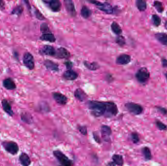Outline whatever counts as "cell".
I'll use <instances>...</instances> for the list:
<instances>
[{
    "mask_svg": "<svg viewBox=\"0 0 167 166\" xmlns=\"http://www.w3.org/2000/svg\"><path fill=\"white\" fill-rule=\"evenodd\" d=\"M161 62H162V64L163 67H167V59H162L161 60Z\"/></svg>",
    "mask_w": 167,
    "mask_h": 166,
    "instance_id": "43",
    "label": "cell"
},
{
    "mask_svg": "<svg viewBox=\"0 0 167 166\" xmlns=\"http://www.w3.org/2000/svg\"><path fill=\"white\" fill-rule=\"evenodd\" d=\"M165 75L166 78V79H167V72L165 74Z\"/></svg>",
    "mask_w": 167,
    "mask_h": 166,
    "instance_id": "46",
    "label": "cell"
},
{
    "mask_svg": "<svg viewBox=\"0 0 167 166\" xmlns=\"http://www.w3.org/2000/svg\"><path fill=\"white\" fill-rule=\"evenodd\" d=\"M63 77L65 80H74L77 78L78 74L76 72L72 70H67L63 74Z\"/></svg>",
    "mask_w": 167,
    "mask_h": 166,
    "instance_id": "19",
    "label": "cell"
},
{
    "mask_svg": "<svg viewBox=\"0 0 167 166\" xmlns=\"http://www.w3.org/2000/svg\"><path fill=\"white\" fill-rule=\"evenodd\" d=\"M131 57L127 54H122L116 58V64L120 65H124L131 62Z\"/></svg>",
    "mask_w": 167,
    "mask_h": 166,
    "instance_id": "15",
    "label": "cell"
},
{
    "mask_svg": "<svg viewBox=\"0 0 167 166\" xmlns=\"http://www.w3.org/2000/svg\"><path fill=\"white\" fill-rule=\"evenodd\" d=\"M116 165H115V163H113V162H109V163L107 164V166H115Z\"/></svg>",
    "mask_w": 167,
    "mask_h": 166,
    "instance_id": "44",
    "label": "cell"
},
{
    "mask_svg": "<svg viewBox=\"0 0 167 166\" xmlns=\"http://www.w3.org/2000/svg\"><path fill=\"white\" fill-rule=\"evenodd\" d=\"M77 129L79 131L80 133L84 136H86L88 134V131H87V128L86 126L83 125H79L77 127Z\"/></svg>",
    "mask_w": 167,
    "mask_h": 166,
    "instance_id": "37",
    "label": "cell"
},
{
    "mask_svg": "<svg viewBox=\"0 0 167 166\" xmlns=\"http://www.w3.org/2000/svg\"><path fill=\"white\" fill-rule=\"evenodd\" d=\"M2 145L6 152L12 155H16L19 150V147L16 142L13 141H5Z\"/></svg>",
    "mask_w": 167,
    "mask_h": 166,
    "instance_id": "4",
    "label": "cell"
},
{
    "mask_svg": "<svg viewBox=\"0 0 167 166\" xmlns=\"http://www.w3.org/2000/svg\"><path fill=\"white\" fill-rule=\"evenodd\" d=\"M142 153L143 154L145 159L146 161H149L152 159V155L151 150L150 148L148 147H144L142 148Z\"/></svg>",
    "mask_w": 167,
    "mask_h": 166,
    "instance_id": "27",
    "label": "cell"
},
{
    "mask_svg": "<svg viewBox=\"0 0 167 166\" xmlns=\"http://www.w3.org/2000/svg\"><path fill=\"white\" fill-rule=\"evenodd\" d=\"M152 21H153V24H154L155 26H160L161 22V20L159 16L157 15H153L152 16Z\"/></svg>",
    "mask_w": 167,
    "mask_h": 166,
    "instance_id": "35",
    "label": "cell"
},
{
    "mask_svg": "<svg viewBox=\"0 0 167 166\" xmlns=\"http://www.w3.org/2000/svg\"><path fill=\"white\" fill-rule=\"evenodd\" d=\"M165 27L166 29L167 30V21L165 22Z\"/></svg>",
    "mask_w": 167,
    "mask_h": 166,
    "instance_id": "45",
    "label": "cell"
},
{
    "mask_svg": "<svg viewBox=\"0 0 167 166\" xmlns=\"http://www.w3.org/2000/svg\"><path fill=\"white\" fill-rule=\"evenodd\" d=\"M21 120L24 123L27 124H31L33 122V117L32 115L29 113H22L21 115Z\"/></svg>",
    "mask_w": 167,
    "mask_h": 166,
    "instance_id": "23",
    "label": "cell"
},
{
    "mask_svg": "<svg viewBox=\"0 0 167 166\" xmlns=\"http://www.w3.org/2000/svg\"><path fill=\"white\" fill-rule=\"evenodd\" d=\"M112 162L115 165L123 166L124 165V159L122 155L118 154H115L112 157Z\"/></svg>",
    "mask_w": 167,
    "mask_h": 166,
    "instance_id": "24",
    "label": "cell"
},
{
    "mask_svg": "<svg viewBox=\"0 0 167 166\" xmlns=\"http://www.w3.org/2000/svg\"><path fill=\"white\" fill-rule=\"evenodd\" d=\"M34 13L36 17L39 20H44V19H45L44 16H43V15L36 8H35Z\"/></svg>",
    "mask_w": 167,
    "mask_h": 166,
    "instance_id": "38",
    "label": "cell"
},
{
    "mask_svg": "<svg viewBox=\"0 0 167 166\" xmlns=\"http://www.w3.org/2000/svg\"><path fill=\"white\" fill-rule=\"evenodd\" d=\"M40 30L43 34L51 32L50 30L49 27L46 23H43L40 26Z\"/></svg>",
    "mask_w": 167,
    "mask_h": 166,
    "instance_id": "36",
    "label": "cell"
},
{
    "mask_svg": "<svg viewBox=\"0 0 167 166\" xmlns=\"http://www.w3.org/2000/svg\"><path fill=\"white\" fill-rule=\"evenodd\" d=\"M93 138H94L96 142L99 143V144L101 143V140L100 137L99 136L96 132H94V133H93Z\"/></svg>",
    "mask_w": 167,
    "mask_h": 166,
    "instance_id": "40",
    "label": "cell"
},
{
    "mask_svg": "<svg viewBox=\"0 0 167 166\" xmlns=\"http://www.w3.org/2000/svg\"><path fill=\"white\" fill-rule=\"evenodd\" d=\"M3 86L7 90H14L17 87L16 83L11 78L4 79L3 81Z\"/></svg>",
    "mask_w": 167,
    "mask_h": 166,
    "instance_id": "14",
    "label": "cell"
},
{
    "mask_svg": "<svg viewBox=\"0 0 167 166\" xmlns=\"http://www.w3.org/2000/svg\"><path fill=\"white\" fill-rule=\"evenodd\" d=\"M71 56L70 52L64 47H60L56 49L54 57L59 59H68Z\"/></svg>",
    "mask_w": 167,
    "mask_h": 166,
    "instance_id": "11",
    "label": "cell"
},
{
    "mask_svg": "<svg viewBox=\"0 0 167 166\" xmlns=\"http://www.w3.org/2000/svg\"><path fill=\"white\" fill-rule=\"evenodd\" d=\"M125 107L130 113L134 115H139L143 112V107L134 102H127L125 104Z\"/></svg>",
    "mask_w": 167,
    "mask_h": 166,
    "instance_id": "6",
    "label": "cell"
},
{
    "mask_svg": "<svg viewBox=\"0 0 167 166\" xmlns=\"http://www.w3.org/2000/svg\"><path fill=\"white\" fill-rule=\"evenodd\" d=\"M156 40L162 45L167 46V34L165 33H158L155 35Z\"/></svg>",
    "mask_w": 167,
    "mask_h": 166,
    "instance_id": "22",
    "label": "cell"
},
{
    "mask_svg": "<svg viewBox=\"0 0 167 166\" xmlns=\"http://www.w3.org/2000/svg\"><path fill=\"white\" fill-rule=\"evenodd\" d=\"M156 109L158 112H160L163 115H167V109L165 108L164 107H161V106H156Z\"/></svg>",
    "mask_w": 167,
    "mask_h": 166,
    "instance_id": "39",
    "label": "cell"
},
{
    "mask_svg": "<svg viewBox=\"0 0 167 166\" xmlns=\"http://www.w3.org/2000/svg\"><path fill=\"white\" fill-rule=\"evenodd\" d=\"M155 124L156 125L157 128L160 131H166L167 130V126L161 121L159 120H156L155 121Z\"/></svg>",
    "mask_w": 167,
    "mask_h": 166,
    "instance_id": "32",
    "label": "cell"
},
{
    "mask_svg": "<svg viewBox=\"0 0 167 166\" xmlns=\"http://www.w3.org/2000/svg\"><path fill=\"white\" fill-rule=\"evenodd\" d=\"M154 7L159 13H162L163 11H164V7L163 6L162 3L161 2L155 1L154 2Z\"/></svg>",
    "mask_w": 167,
    "mask_h": 166,
    "instance_id": "34",
    "label": "cell"
},
{
    "mask_svg": "<svg viewBox=\"0 0 167 166\" xmlns=\"http://www.w3.org/2000/svg\"><path fill=\"white\" fill-rule=\"evenodd\" d=\"M56 50L54 47L49 45H46L40 48L39 51V53L41 55L55 57Z\"/></svg>",
    "mask_w": 167,
    "mask_h": 166,
    "instance_id": "8",
    "label": "cell"
},
{
    "mask_svg": "<svg viewBox=\"0 0 167 166\" xmlns=\"http://www.w3.org/2000/svg\"><path fill=\"white\" fill-rule=\"evenodd\" d=\"M92 14V11L88 7L84 5L81 10V15L85 19H88Z\"/></svg>",
    "mask_w": 167,
    "mask_h": 166,
    "instance_id": "28",
    "label": "cell"
},
{
    "mask_svg": "<svg viewBox=\"0 0 167 166\" xmlns=\"http://www.w3.org/2000/svg\"><path fill=\"white\" fill-rule=\"evenodd\" d=\"M52 96L56 102L61 105H65L67 102V96L61 93L54 92L52 93Z\"/></svg>",
    "mask_w": 167,
    "mask_h": 166,
    "instance_id": "12",
    "label": "cell"
},
{
    "mask_svg": "<svg viewBox=\"0 0 167 166\" xmlns=\"http://www.w3.org/2000/svg\"><path fill=\"white\" fill-rule=\"evenodd\" d=\"M24 9V7H22V5H18L13 8L11 11V14L12 15H16L18 17H19L22 14Z\"/></svg>",
    "mask_w": 167,
    "mask_h": 166,
    "instance_id": "29",
    "label": "cell"
},
{
    "mask_svg": "<svg viewBox=\"0 0 167 166\" xmlns=\"http://www.w3.org/2000/svg\"><path fill=\"white\" fill-rule=\"evenodd\" d=\"M111 29L112 31L117 35H120L122 33V29L121 26L116 22H113L111 24Z\"/></svg>",
    "mask_w": 167,
    "mask_h": 166,
    "instance_id": "26",
    "label": "cell"
},
{
    "mask_svg": "<svg viewBox=\"0 0 167 166\" xmlns=\"http://www.w3.org/2000/svg\"><path fill=\"white\" fill-rule=\"evenodd\" d=\"M87 106L91 115L96 117L111 118L118 113L117 106L112 101H89L87 102Z\"/></svg>",
    "mask_w": 167,
    "mask_h": 166,
    "instance_id": "1",
    "label": "cell"
},
{
    "mask_svg": "<svg viewBox=\"0 0 167 166\" xmlns=\"http://www.w3.org/2000/svg\"><path fill=\"white\" fill-rule=\"evenodd\" d=\"M44 2L47 4L48 7L53 12H58L61 9L62 4L58 0L45 1Z\"/></svg>",
    "mask_w": 167,
    "mask_h": 166,
    "instance_id": "10",
    "label": "cell"
},
{
    "mask_svg": "<svg viewBox=\"0 0 167 166\" xmlns=\"http://www.w3.org/2000/svg\"><path fill=\"white\" fill-rule=\"evenodd\" d=\"M65 9L69 14L72 17H75L76 15V11L75 5L72 0H65L64 1Z\"/></svg>",
    "mask_w": 167,
    "mask_h": 166,
    "instance_id": "13",
    "label": "cell"
},
{
    "mask_svg": "<svg viewBox=\"0 0 167 166\" xmlns=\"http://www.w3.org/2000/svg\"><path fill=\"white\" fill-rule=\"evenodd\" d=\"M44 64L46 68L48 70L55 72L59 71V66L57 63H56L52 61L49 59H46L44 61Z\"/></svg>",
    "mask_w": 167,
    "mask_h": 166,
    "instance_id": "17",
    "label": "cell"
},
{
    "mask_svg": "<svg viewBox=\"0 0 167 166\" xmlns=\"http://www.w3.org/2000/svg\"><path fill=\"white\" fill-rule=\"evenodd\" d=\"M2 105L3 110L10 117H13L14 112L12 110L11 104L7 99H3L2 101Z\"/></svg>",
    "mask_w": 167,
    "mask_h": 166,
    "instance_id": "16",
    "label": "cell"
},
{
    "mask_svg": "<svg viewBox=\"0 0 167 166\" xmlns=\"http://www.w3.org/2000/svg\"><path fill=\"white\" fill-rule=\"evenodd\" d=\"M53 154L58 161L60 163L61 166H72L73 161L68 157L59 150H55L53 152Z\"/></svg>",
    "mask_w": 167,
    "mask_h": 166,
    "instance_id": "3",
    "label": "cell"
},
{
    "mask_svg": "<svg viewBox=\"0 0 167 166\" xmlns=\"http://www.w3.org/2000/svg\"><path fill=\"white\" fill-rule=\"evenodd\" d=\"M85 66L91 71H96L100 68V65L96 62H90L88 61H84Z\"/></svg>",
    "mask_w": 167,
    "mask_h": 166,
    "instance_id": "25",
    "label": "cell"
},
{
    "mask_svg": "<svg viewBox=\"0 0 167 166\" xmlns=\"http://www.w3.org/2000/svg\"></svg>",
    "mask_w": 167,
    "mask_h": 166,
    "instance_id": "47",
    "label": "cell"
},
{
    "mask_svg": "<svg viewBox=\"0 0 167 166\" xmlns=\"http://www.w3.org/2000/svg\"><path fill=\"white\" fill-rule=\"evenodd\" d=\"M74 96L78 101L83 102L87 99L88 96L83 90L80 88H78L74 92Z\"/></svg>",
    "mask_w": 167,
    "mask_h": 166,
    "instance_id": "20",
    "label": "cell"
},
{
    "mask_svg": "<svg viewBox=\"0 0 167 166\" xmlns=\"http://www.w3.org/2000/svg\"><path fill=\"white\" fill-rule=\"evenodd\" d=\"M65 64L67 68L68 69V70H70L72 68V62H71L70 61H66L65 63Z\"/></svg>",
    "mask_w": 167,
    "mask_h": 166,
    "instance_id": "41",
    "label": "cell"
},
{
    "mask_svg": "<svg viewBox=\"0 0 167 166\" xmlns=\"http://www.w3.org/2000/svg\"><path fill=\"white\" fill-rule=\"evenodd\" d=\"M23 63L29 70H32L35 68V61L33 56L31 53L27 52L23 56Z\"/></svg>",
    "mask_w": 167,
    "mask_h": 166,
    "instance_id": "7",
    "label": "cell"
},
{
    "mask_svg": "<svg viewBox=\"0 0 167 166\" xmlns=\"http://www.w3.org/2000/svg\"><path fill=\"white\" fill-rule=\"evenodd\" d=\"M115 42L120 47H124L126 44V40L123 36L118 35L115 38Z\"/></svg>",
    "mask_w": 167,
    "mask_h": 166,
    "instance_id": "31",
    "label": "cell"
},
{
    "mask_svg": "<svg viewBox=\"0 0 167 166\" xmlns=\"http://www.w3.org/2000/svg\"><path fill=\"white\" fill-rule=\"evenodd\" d=\"M19 160L22 166H29L31 163V161L29 155L25 153H22L20 155Z\"/></svg>",
    "mask_w": 167,
    "mask_h": 166,
    "instance_id": "18",
    "label": "cell"
},
{
    "mask_svg": "<svg viewBox=\"0 0 167 166\" xmlns=\"http://www.w3.org/2000/svg\"><path fill=\"white\" fill-rule=\"evenodd\" d=\"M5 8V2L3 1H0V9L4 10Z\"/></svg>",
    "mask_w": 167,
    "mask_h": 166,
    "instance_id": "42",
    "label": "cell"
},
{
    "mask_svg": "<svg viewBox=\"0 0 167 166\" xmlns=\"http://www.w3.org/2000/svg\"><path fill=\"white\" fill-rule=\"evenodd\" d=\"M40 40L50 43H54L56 41L55 37L54 36V34L51 32L43 34L40 37Z\"/></svg>",
    "mask_w": 167,
    "mask_h": 166,
    "instance_id": "21",
    "label": "cell"
},
{
    "mask_svg": "<svg viewBox=\"0 0 167 166\" xmlns=\"http://www.w3.org/2000/svg\"><path fill=\"white\" fill-rule=\"evenodd\" d=\"M131 138L134 144H137L140 141L139 135L136 132H132L131 134Z\"/></svg>",
    "mask_w": 167,
    "mask_h": 166,
    "instance_id": "33",
    "label": "cell"
},
{
    "mask_svg": "<svg viewBox=\"0 0 167 166\" xmlns=\"http://www.w3.org/2000/svg\"><path fill=\"white\" fill-rule=\"evenodd\" d=\"M89 2L95 5L98 9L107 14H114L115 13V7L107 2L102 3L97 1H91Z\"/></svg>",
    "mask_w": 167,
    "mask_h": 166,
    "instance_id": "2",
    "label": "cell"
},
{
    "mask_svg": "<svg viewBox=\"0 0 167 166\" xmlns=\"http://www.w3.org/2000/svg\"><path fill=\"white\" fill-rule=\"evenodd\" d=\"M101 134L104 141L106 142L110 141V136L112 134L111 129L109 126L103 125L101 127Z\"/></svg>",
    "mask_w": 167,
    "mask_h": 166,
    "instance_id": "9",
    "label": "cell"
},
{
    "mask_svg": "<svg viewBox=\"0 0 167 166\" xmlns=\"http://www.w3.org/2000/svg\"><path fill=\"white\" fill-rule=\"evenodd\" d=\"M150 77V72L145 67L139 69L135 74V78L137 81L142 84H144L148 82Z\"/></svg>",
    "mask_w": 167,
    "mask_h": 166,
    "instance_id": "5",
    "label": "cell"
},
{
    "mask_svg": "<svg viewBox=\"0 0 167 166\" xmlns=\"http://www.w3.org/2000/svg\"><path fill=\"white\" fill-rule=\"evenodd\" d=\"M136 5L140 11H144L147 8V3L143 0H137L136 1Z\"/></svg>",
    "mask_w": 167,
    "mask_h": 166,
    "instance_id": "30",
    "label": "cell"
}]
</instances>
